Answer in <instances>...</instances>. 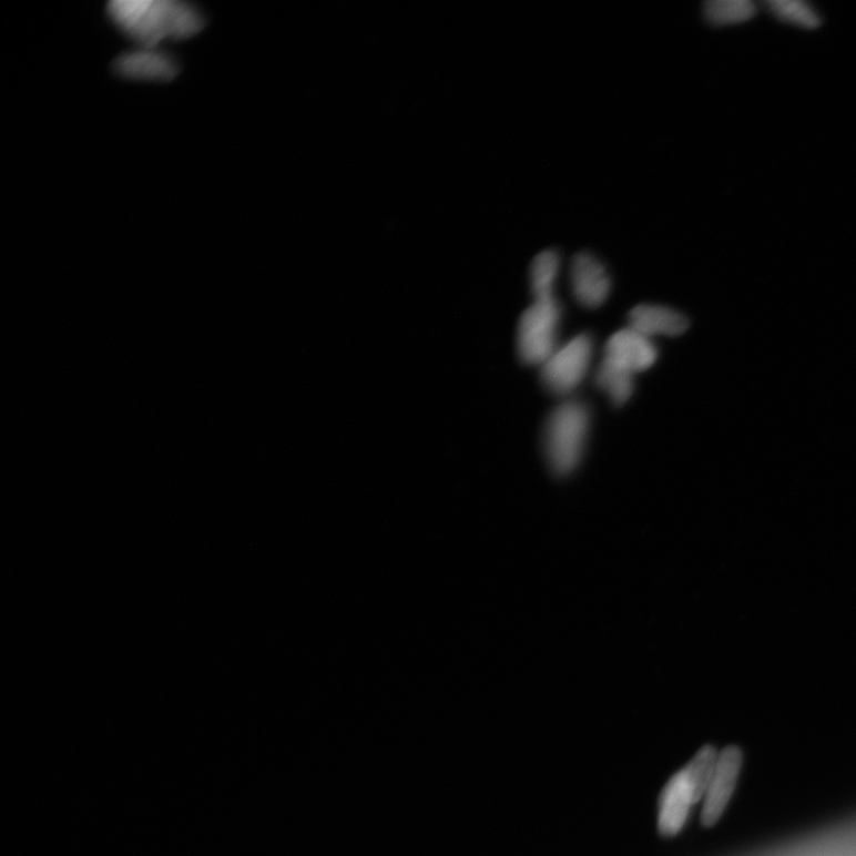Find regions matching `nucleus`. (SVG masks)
Wrapping results in <instances>:
<instances>
[{
    "instance_id": "nucleus-1",
    "label": "nucleus",
    "mask_w": 856,
    "mask_h": 856,
    "mask_svg": "<svg viewBox=\"0 0 856 856\" xmlns=\"http://www.w3.org/2000/svg\"><path fill=\"white\" fill-rule=\"evenodd\" d=\"M106 11L114 26L141 48L187 40L205 27L202 12L180 0H113Z\"/></svg>"
},
{
    "instance_id": "nucleus-2",
    "label": "nucleus",
    "mask_w": 856,
    "mask_h": 856,
    "mask_svg": "<svg viewBox=\"0 0 856 856\" xmlns=\"http://www.w3.org/2000/svg\"><path fill=\"white\" fill-rule=\"evenodd\" d=\"M719 752L706 745L700 750L663 789L660 798L658 828L663 836L679 834L687 821L693 805L704 799L716 766Z\"/></svg>"
},
{
    "instance_id": "nucleus-3",
    "label": "nucleus",
    "mask_w": 856,
    "mask_h": 856,
    "mask_svg": "<svg viewBox=\"0 0 856 856\" xmlns=\"http://www.w3.org/2000/svg\"><path fill=\"white\" fill-rule=\"evenodd\" d=\"M589 410L579 401H569L552 411L544 434V449L556 476H568L579 467L589 430Z\"/></svg>"
},
{
    "instance_id": "nucleus-4",
    "label": "nucleus",
    "mask_w": 856,
    "mask_h": 856,
    "mask_svg": "<svg viewBox=\"0 0 856 856\" xmlns=\"http://www.w3.org/2000/svg\"><path fill=\"white\" fill-rule=\"evenodd\" d=\"M559 319L561 307L554 296L536 299L534 304L522 313L518 325L517 348L523 365H544L554 354Z\"/></svg>"
},
{
    "instance_id": "nucleus-5",
    "label": "nucleus",
    "mask_w": 856,
    "mask_h": 856,
    "mask_svg": "<svg viewBox=\"0 0 856 856\" xmlns=\"http://www.w3.org/2000/svg\"><path fill=\"white\" fill-rule=\"evenodd\" d=\"M594 343L589 335H580L554 353L542 366L541 383L558 397L578 388L587 375Z\"/></svg>"
},
{
    "instance_id": "nucleus-6",
    "label": "nucleus",
    "mask_w": 856,
    "mask_h": 856,
    "mask_svg": "<svg viewBox=\"0 0 856 856\" xmlns=\"http://www.w3.org/2000/svg\"><path fill=\"white\" fill-rule=\"evenodd\" d=\"M744 765V752L737 746H728L719 752L716 766L704 797L701 822L705 827L716 825L735 792L741 768Z\"/></svg>"
},
{
    "instance_id": "nucleus-7",
    "label": "nucleus",
    "mask_w": 856,
    "mask_h": 856,
    "mask_svg": "<svg viewBox=\"0 0 856 856\" xmlns=\"http://www.w3.org/2000/svg\"><path fill=\"white\" fill-rule=\"evenodd\" d=\"M574 298L587 308L602 306L611 292L612 282L603 263L588 252L574 255L571 265Z\"/></svg>"
},
{
    "instance_id": "nucleus-8",
    "label": "nucleus",
    "mask_w": 856,
    "mask_h": 856,
    "mask_svg": "<svg viewBox=\"0 0 856 856\" xmlns=\"http://www.w3.org/2000/svg\"><path fill=\"white\" fill-rule=\"evenodd\" d=\"M113 70L129 80L169 82L177 77L179 64L157 48H140L119 57Z\"/></svg>"
},
{
    "instance_id": "nucleus-9",
    "label": "nucleus",
    "mask_w": 856,
    "mask_h": 856,
    "mask_svg": "<svg viewBox=\"0 0 856 856\" xmlns=\"http://www.w3.org/2000/svg\"><path fill=\"white\" fill-rule=\"evenodd\" d=\"M656 357L658 351L651 340L633 328L614 334L604 348V359L631 374L651 368Z\"/></svg>"
},
{
    "instance_id": "nucleus-10",
    "label": "nucleus",
    "mask_w": 856,
    "mask_h": 856,
    "mask_svg": "<svg viewBox=\"0 0 856 856\" xmlns=\"http://www.w3.org/2000/svg\"><path fill=\"white\" fill-rule=\"evenodd\" d=\"M629 319L631 328L646 337L680 336L690 325L683 313L658 305H639L630 312Z\"/></svg>"
},
{
    "instance_id": "nucleus-11",
    "label": "nucleus",
    "mask_w": 856,
    "mask_h": 856,
    "mask_svg": "<svg viewBox=\"0 0 856 856\" xmlns=\"http://www.w3.org/2000/svg\"><path fill=\"white\" fill-rule=\"evenodd\" d=\"M761 9L762 3L754 0H710L703 4V16L714 27H727L753 20Z\"/></svg>"
},
{
    "instance_id": "nucleus-12",
    "label": "nucleus",
    "mask_w": 856,
    "mask_h": 856,
    "mask_svg": "<svg viewBox=\"0 0 856 856\" xmlns=\"http://www.w3.org/2000/svg\"><path fill=\"white\" fill-rule=\"evenodd\" d=\"M762 7L778 21L799 29L815 30L823 24L821 11L806 0H767Z\"/></svg>"
},
{
    "instance_id": "nucleus-13",
    "label": "nucleus",
    "mask_w": 856,
    "mask_h": 856,
    "mask_svg": "<svg viewBox=\"0 0 856 856\" xmlns=\"http://www.w3.org/2000/svg\"><path fill=\"white\" fill-rule=\"evenodd\" d=\"M597 386L605 391L615 407L628 402L633 393V374L624 370L612 361L603 359L595 377Z\"/></svg>"
},
{
    "instance_id": "nucleus-14",
    "label": "nucleus",
    "mask_w": 856,
    "mask_h": 856,
    "mask_svg": "<svg viewBox=\"0 0 856 856\" xmlns=\"http://www.w3.org/2000/svg\"><path fill=\"white\" fill-rule=\"evenodd\" d=\"M559 266H561V257L556 251H546L534 257L530 273L534 299L553 296Z\"/></svg>"
}]
</instances>
